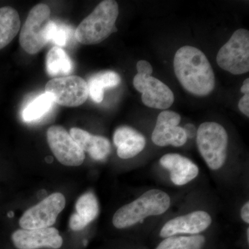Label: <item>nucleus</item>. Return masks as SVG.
<instances>
[{"label":"nucleus","instance_id":"nucleus-1","mask_svg":"<svg viewBox=\"0 0 249 249\" xmlns=\"http://www.w3.org/2000/svg\"><path fill=\"white\" fill-rule=\"evenodd\" d=\"M174 70L183 88L196 96H207L213 91V70L206 55L196 47L183 46L174 58Z\"/></svg>","mask_w":249,"mask_h":249},{"label":"nucleus","instance_id":"nucleus-2","mask_svg":"<svg viewBox=\"0 0 249 249\" xmlns=\"http://www.w3.org/2000/svg\"><path fill=\"white\" fill-rule=\"evenodd\" d=\"M170 206L171 199L168 193L160 189L149 190L118 209L113 216V225L118 229L133 227L147 218L165 213Z\"/></svg>","mask_w":249,"mask_h":249},{"label":"nucleus","instance_id":"nucleus-3","mask_svg":"<svg viewBox=\"0 0 249 249\" xmlns=\"http://www.w3.org/2000/svg\"><path fill=\"white\" fill-rule=\"evenodd\" d=\"M118 16L119 5L116 1H101L77 28L76 40L85 45L101 43L115 31Z\"/></svg>","mask_w":249,"mask_h":249},{"label":"nucleus","instance_id":"nucleus-4","mask_svg":"<svg viewBox=\"0 0 249 249\" xmlns=\"http://www.w3.org/2000/svg\"><path fill=\"white\" fill-rule=\"evenodd\" d=\"M198 150L210 169L217 171L225 164L229 135L222 125L215 122H205L196 132Z\"/></svg>","mask_w":249,"mask_h":249},{"label":"nucleus","instance_id":"nucleus-5","mask_svg":"<svg viewBox=\"0 0 249 249\" xmlns=\"http://www.w3.org/2000/svg\"><path fill=\"white\" fill-rule=\"evenodd\" d=\"M53 21L47 5L38 4L31 10L21 30L19 43L29 54L38 53L49 42V34Z\"/></svg>","mask_w":249,"mask_h":249},{"label":"nucleus","instance_id":"nucleus-6","mask_svg":"<svg viewBox=\"0 0 249 249\" xmlns=\"http://www.w3.org/2000/svg\"><path fill=\"white\" fill-rule=\"evenodd\" d=\"M218 65L229 73L240 75L249 71V32L240 29L233 33L230 40L219 49Z\"/></svg>","mask_w":249,"mask_h":249},{"label":"nucleus","instance_id":"nucleus-7","mask_svg":"<svg viewBox=\"0 0 249 249\" xmlns=\"http://www.w3.org/2000/svg\"><path fill=\"white\" fill-rule=\"evenodd\" d=\"M54 103L65 107H78L89 97L88 83L81 77L67 76L49 80L45 87Z\"/></svg>","mask_w":249,"mask_h":249},{"label":"nucleus","instance_id":"nucleus-8","mask_svg":"<svg viewBox=\"0 0 249 249\" xmlns=\"http://www.w3.org/2000/svg\"><path fill=\"white\" fill-rule=\"evenodd\" d=\"M65 204L66 199L62 193H53L26 211L19 219V226L26 230L52 227Z\"/></svg>","mask_w":249,"mask_h":249},{"label":"nucleus","instance_id":"nucleus-9","mask_svg":"<svg viewBox=\"0 0 249 249\" xmlns=\"http://www.w3.org/2000/svg\"><path fill=\"white\" fill-rule=\"evenodd\" d=\"M47 142L57 160L66 166H79L84 162L85 155L68 132L60 125L49 127Z\"/></svg>","mask_w":249,"mask_h":249},{"label":"nucleus","instance_id":"nucleus-10","mask_svg":"<svg viewBox=\"0 0 249 249\" xmlns=\"http://www.w3.org/2000/svg\"><path fill=\"white\" fill-rule=\"evenodd\" d=\"M212 223L213 218L207 211H192L177 216L165 223L160 229V237L166 238L180 235H200L211 227Z\"/></svg>","mask_w":249,"mask_h":249},{"label":"nucleus","instance_id":"nucleus-11","mask_svg":"<svg viewBox=\"0 0 249 249\" xmlns=\"http://www.w3.org/2000/svg\"><path fill=\"white\" fill-rule=\"evenodd\" d=\"M180 122L181 116L178 113L170 110L160 112L152 134L153 143L160 147H181L185 145L188 133L186 129L178 126Z\"/></svg>","mask_w":249,"mask_h":249},{"label":"nucleus","instance_id":"nucleus-12","mask_svg":"<svg viewBox=\"0 0 249 249\" xmlns=\"http://www.w3.org/2000/svg\"><path fill=\"white\" fill-rule=\"evenodd\" d=\"M133 84L134 88L142 93V102L147 107L166 109L173 104L175 96L172 90L155 77L137 74Z\"/></svg>","mask_w":249,"mask_h":249},{"label":"nucleus","instance_id":"nucleus-13","mask_svg":"<svg viewBox=\"0 0 249 249\" xmlns=\"http://www.w3.org/2000/svg\"><path fill=\"white\" fill-rule=\"evenodd\" d=\"M11 240L18 249L50 248L58 249L63 244L62 237L55 228L18 229L11 235Z\"/></svg>","mask_w":249,"mask_h":249},{"label":"nucleus","instance_id":"nucleus-14","mask_svg":"<svg viewBox=\"0 0 249 249\" xmlns=\"http://www.w3.org/2000/svg\"><path fill=\"white\" fill-rule=\"evenodd\" d=\"M160 165L170 173V178L175 186H183L197 178L199 173L197 165L177 153H169L160 157Z\"/></svg>","mask_w":249,"mask_h":249},{"label":"nucleus","instance_id":"nucleus-15","mask_svg":"<svg viewBox=\"0 0 249 249\" xmlns=\"http://www.w3.org/2000/svg\"><path fill=\"white\" fill-rule=\"evenodd\" d=\"M117 155L123 160L134 158L145 148L146 140L142 133L129 126L116 129L113 137Z\"/></svg>","mask_w":249,"mask_h":249},{"label":"nucleus","instance_id":"nucleus-16","mask_svg":"<svg viewBox=\"0 0 249 249\" xmlns=\"http://www.w3.org/2000/svg\"><path fill=\"white\" fill-rule=\"evenodd\" d=\"M70 134L83 151L88 152L93 160H105L111 152V143L107 138L93 135L83 129L73 127Z\"/></svg>","mask_w":249,"mask_h":249},{"label":"nucleus","instance_id":"nucleus-17","mask_svg":"<svg viewBox=\"0 0 249 249\" xmlns=\"http://www.w3.org/2000/svg\"><path fill=\"white\" fill-rule=\"evenodd\" d=\"M20 18L16 9L10 6L0 8V49L9 45L20 29Z\"/></svg>","mask_w":249,"mask_h":249},{"label":"nucleus","instance_id":"nucleus-18","mask_svg":"<svg viewBox=\"0 0 249 249\" xmlns=\"http://www.w3.org/2000/svg\"><path fill=\"white\" fill-rule=\"evenodd\" d=\"M121 77L113 71L98 72L89 78L88 85L89 96L94 102H102L104 98V89L115 88L120 85Z\"/></svg>","mask_w":249,"mask_h":249},{"label":"nucleus","instance_id":"nucleus-19","mask_svg":"<svg viewBox=\"0 0 249 249\" xmlns=\"http://www.w3.org/2000/svg\"><path fill=\"white\" fill-rule=\"evenodd\" d=\"M46 68L50 76H67L73 70V62L63 49L54 47L47 53Z\"/></svg>","mask_w":249,"mask_h":249},{"label":"nucleus","instance_id":"nucleus-20","mask_svg":"<svg viewBox=\"0 0 249 249\" xmlns=\"http://www.w3.org/2000/svg\"><path fill=\"white\" fill-rule=\"evenodd\" d=\"M206 242L202 235L172 236L164 238L156 249H203Z\"/></svg>","mask_w":249,"mask_h":249},{"label":"nucleus","instance_id":"nucleus-21","mask_svg":"<svg viewBox=\"0 0 249 249\" xmlns=\"http://www.w3.org/2000/svg\"><path fill=\"white\" fill-rule=\"evenodd\" d=\"M54 101L49 93L45 92L36 98L23 110V120L32 122L45 115L53 106Z\"/></svg>","mask_w":249,"mask_h":249},{"label":"nucleus","instance_id":"nucleus-22","mask_svg":"<svg viewBox=\"0 0 249 249\" xmlns=\"http://www.w3.org/2000/svg\"><path fill=\"white\" fill-rule=\"evenodd\" d=\"M76 211L87 226L92 222L99 213V204L96 196L91 192L82 195L76 201Z\"/></svg>","mask_w":249,"mask_h":249},{"label":"nucleus","instance_id":"nucleus-23","mask_svg":"<svg viewBox=\"0 0 249 249\" xmlns=\"http://www.w3.org/2000/svg\"><path fill=\"white\" fill-rule=\"evenodd\" d=\"M68 34L64 28L53 22L49 34V42L52 41L59 47H65L68 40Z\"/></svg>","mask_w":249,"mask_h":249},{"label":"nucleus","instance_id":"nucleus-24","mask_svg":"<svg viewBox=\"0 0 249 249\" xmlns=\"http://www.w3.org/2000/svg\"><path fill=\"white\" fill-rule=\"evenodd\" d=\"M137 74L141 76L149 77L152 76L153 69L150 62L146 60H139L137 63Z\"/></svg>","mask_w":249,"mask_h":249},{"label":"nucleus","instance_id":"nucleus-25","mask_svg":"<svg viewBox=\"0 0 249 249\" xmlns=\"http://www.w3.org/2000/svg\"><path fill=\"white\" fill-rule=\"evenodd\" d=\"M86 227V224L80 219L76 213L71 214L70 219V227L72 230L81 231Z\"/></svg>","mask_w":249,"mask_h":249},{"label":"nucleus","instance_id":"nucleus-26","mask_svg":"<svg viewBox=\"0 0 249 249\" xmlns=\"http://www.w3.org/2000/svg\"><path fill=\"white\" fill-rule=\"evenodd\" d=\"M244 96L240 100L238 107L240 110L247 116H249V92L244 93Z\"/></svg>","mask_w":249,"mask_h":249},{"label":"nucleus","instance_id":"nucleus-27","mask_svg":"<svg viewBox=\"0 0 249 249\" xmlns=\"http://www.w3.org/2000/svg\"><path fill=\"white\" fill-rule=\"evenodd\" d=\"M240 216L243 222L247 224H249V202L247 201L242 206L240 211Z\"/></svg>","mask_w":249,"mask_h":249},{"label":"nucleus","instance_id":"nucleus-28","mask_svg":"<svg viewBox=\"0 0 249 249\" xmlns=\"http://www.w3.org/2000/svg\"><path fill=\"white\" fill-rule=\"evenodd\" d=\"M241 91L242 93H247L249 92V78H247L244 81L243 84H242V88H241Z\"/></svg>","mask_w":249,"mask_h":249},{"label":"nucleus","instance_id":"nucleus-29","mask_svg":"<svg viewBox=\"0 0 249 249\" xmlns=\"http://www.w3.org/2000/svg\"><path fill=\"white\" fill-rule=\"evenodd\" d=\"M247 241H248V242H249V228H248V229H247Z\"/></svg>","mask_w":249,"mask_h":249}]
</instances>
